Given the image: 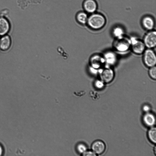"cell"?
<instances>
[{"mask_svg": "<svg viewBox=\"0 0 156 156\" xmlns=\"http://www.w3.org/2000/svg\"><path fill=\"white\" fill-rule=\"evenodd\" d=\"M88 18L87 14L84 12H79L76 16V19L80 24H84L87 22Z\"/></svg>", "mask_w": 156, "mask_h": 156, "instance_id": "9a60e30c", "label": "cell"}, {"mask_svg": "<svg viewBox=\"0 0 156 156\" xmlns=\"http://www.w3.org/2000/svg\"><path fill=\"white\" fill-rule=\"evenodd\" d=\"M91 148L92 151L96 154H99L102 153L104 151L105 146L102 141L97 140L93 143Z\"/></svg>", "mask_w": 156, "mask_h": 156, "instance_id": "30bf717a", "label": "cell"}, {"mask_svg": "<svg viewBox=\"0 0 156 156\" xmlns=\"http://www.w3.org/2000/svg\"><path fill=\"white\" fill-rule=\"evenodd\" d=\"M94 85L95 87L98 89H102L104 87L105 83L101 80H97L94 83Z\"/></svg>", "mask_w": 156, "mask_h": 156, "instance_id": "d6986e66", "label": "cell"}, {"mask_svg": "<svg viewBox=\"0 0 156 156\" xmlns=\"http://www.w3.org/2000/svg\"><path fill=\"white\" fill-rule=\"evenodd\" d=\"M144 124L148 127H153L155 123V118L152 113L149 112L146 113L143 117Z\"/></svg>", "mask_w": 156, "mask_h": 156, "instance_id": "7c38bea8", "label": "cell"}, {"mask_svg": "<svg viewBox=\"0 0 156 156\" xmlns=\"http://www.w3.org/2000/svg\"><path fill=\"white\" fill-rule=\"evenodd\" d=\"M78 150L80 152L83 153L87 150V147L85 145L80 144L78 145L77 147Z\"/></svg>", "mask_w": 156, "mask_h": 156, "instance_id": "ffe728a7", "label": "cell"}, {"mask_svg": "<svg viewBox=\"0 0 156 156\" xmlns=\"http://www.w3.org/2000/svg\"><path fill=\"white\" fill-rule=\"evenodd\" d=\"M99 69H95L90 66L89 68V70L90 73L94 75H96L99 73Z\"/></svg>", "mask_w": 156, "mask_h": 156, "instance_id": "7402d4cb", "label": "cell"}, {"mask_svg": "<svg viewBox=\"0 0 156 156\" xmlns=\"http://www.w3.org/2000/svg\"><path fill=\"white\" fill-rule=\"evenodd\" d=\"M142 23L144 28L148 30H151L154 27V21L149 16H147L144 18Z\"/></svg>", "mask_w": 156, "mask_h": 156, "instance_id": "5bb4252c", "label": "cell"}, {"mask_svg": "<svg viewBox=\"0 0 156 156\" xmlns=\"http://www.w3.org/2000/svg\"><path fill=\"white\" fill-rule=\"evenodd\" d=\"M143 42L148 48H154L156 45V31H151L147 33L144 37Z\"/></svg>", "mask_w": 156, "mask_h": 156, "instance_id": "8992f818", "label": "cell"}, {"mask_svg": "<svg viewBox=\"0 0 156 156\" xmlns=\"http://www.w3.org/2000/svg\"><path fill=\"white\" fill-rule=\"evenodd\" d=\"M11 43L9 36L6 34L2 36L0 38V49L2 51H7L11 47Z\"/></svg>", "mask_w": 156, "mask_h": 156, "instance_id": "9c48e42d", "label": "cell"}, {"mask_svg": "<svg viewBox=\"0 0 156 156\" xmlns=\"http://www.w3.org/2000/svg\"><path fill=\"white\" fill-rule=\"evenodd\" d=\"M90 66L97 69L101 68L105 64V61L103 57L99 55H95L90 59Z\"/></svg>", "mask_w": 156, "mask_h": 156, "instance_id": "ba28073f", "label": "cell"}, {"mask_svg": "<svg viewBox=\"0 0 156 156\" xmlns=\"http://www.w3.org/2000/svg\"><path fill=\"white\" fill-rule=\"evenodd\" d=\"M103 57L106 66L111 67L114 65L117 61V56L115 52L112 51H106Z\"/></svg>", "mask_w": 156, "mask_h": 156, "instance_id": "52a82bcc", "label": "cell"}, {"mask_svg": "<svg viewBox=\"0 0 156 156\" xmlns=\"http://www.w3.org/2000/svg\"><path fill=\"white\" fill-rule=\"evenodd\" d=\"M88 26L91 28L99 29L105 25V20L102 15L98 14H94L91 15L88 19L87 22Z\"/></svg>", "mask_w": 156, "mask_h": 156, "instance_id": "6da1fadb", "label": "cell"}, {"mask_svg": "<svg viewBox=\"0 0 156 156\" xmlns=\"http://www.w3.org/2000/svg\"><path fill=\"white\" fill-rule=\"evenodd\" d=\"M143 111L146 113L148 112L150 110V107L148 105H144L142 108Z\"/></svg>", "mask_w": 156, "mask_h": 156, "instance_id": "603a6c76", "label": "cell"}, {"mask_svg": "<svg viewBox=\"0 0 156 156\" xmlns=\"http://www.w3.org/2000/svg\"><path fill=\"white\" fill-rule=\"evenodd\" d=\"M83 155L85 156H96L97 154L94 153L93 151H85L83 153Z\"/></svg>", "mask_w": 156, "mask_h": 156, "instance_id": "44dd1931", "label": "cell"}, {"mask_svg": "<svg viewBox=\"0 0 156 156\" xmlns=\"http://www.w3.org/2000/svg\"><path fill=\"white\" fill-rule=\"evenodd\" d=\"M148 135L149 140L154 144L156 142V129L155 127H152L148 130Z\"/></svg>", "mask_w": 156, "mask_h": 156, "instance_id": "2e32d148", "label": "cell"}, {"mask_svg": "<svg viewBox=\"0 0 156 156\" xmlns=\"http://www.w3.org/2000/svg\"><path fill=\"white\" fill-rule=\"evenodd\" d=\"M130 39L124 36L116 38L113 43V47L117 51L121 52L128 51L130 48Z\"/></svg>", "mask_w": 156, "mask_h": 156, "instance_id": "7a4b0ae2", "label": "cell"}, {"mask_svg": "<svg viewBox=\"0 0 156 156\" xmlns=\"http://www.w3.org/2000/svg\"><path fill=\"white\" fill-rule=\"evenodd\" d=\"M130 48L133 52L138 55L143 53L146 47L143 41L133 37L130 38Z\"/></svg>", "mask_w": 156, "mask_h": 156, "instance_id": "5b68a950", "label": "cell"}, {"mask_svg": "<svg viewBox=\"0 0 156 156\" xmlns=\"http://www.w3.org/2000/svg\"><path fill=\"white\" fill-rule=\"evenodd\" d=\"M10 29V24L7 20L3 18H0V36L6 35Z\"/></svg>", "mask_w": 156, "mask_h": 156, "instance_id": "8fae6325", "label": "cell"}, {"mask_svg": "<svg viewBox=\"0 0 156 156\" xmlns=\"http://www.w3.org/2000/svg\"><path fill=\"white\" fill-rule=\"evenodd\" d=\"M113 34L114 36L117 38L123 36L124 31L122 28L117 27L113 29Z\"/></svg>", "mask_w": 156, "mask_h": 156, "instance_id": "e0dca14e", "label": "cell"}, {"mask_svg": "<svg viewBox=\"0 0 156 156\" xmlns=\"http://www.w3.org/2000/svg\"><path fill=\"white\" fill-rule=\"evenodd\" d=\"M143 61L147 67L150 68L155 66L156 55L154 51L151 48L145 50L144 52Z\"/></svg>", "mask_w": 156, "mask_h": 156, "instance_id": "277c9868", "label": "cell"}, {"mask_svg": "<svg viewBox=\"0 0 156 156\" xmlns=\"http://www.w3.org/2000/svg\"><path fill=\"white\" fill-rule=\"evenodd\" d=\"M83 6L85 11L89 13L94 12L97 7V4L94 0H85Z\"/></svg>", "mask_w": 156, "mask_h": 156, "instance_id": "4fadbf2b", "label": "cell"}, {"mask_svg": "<svg viewBox=\"0 0 156 156\" xmlns=\"http://www.w3.org/2000/svg\"><path fill=\"white\" fill-rule=\"evenodd\" d=\"M98 73L100 80L105 83L111 82L113 80L115 76L113 70L110 67L106 66L102 69H100Z\"/></svg>", "mask_w": 156, "mask_h": 156, "instance_id": "3957f363", "label": "cell"}, {"mask_svg": "<svg viewBox=\"0 0 156 156\" xmlns=\"http://www.w3.org/2000/svg\"><path fill=\"white\" fill-rule=\"evenodd\" d=\"M148 74L151 78L155 80L156 79V67L155 66L150 68Z\"/></svg>", "mask_w": 156, "mask_h": 156, "instance_id": "ac0fdd59", "label": "cell"}, {"mask_svg": "<svg viewBox=\"0 0 156 156\" xmlns=\"http://www.w3.org/2000/svg\"><path fill=\"white\" fill-rule=\"evenodd\" d=\"M3 153V149L2 146L0 145V156Z\"/></svg>", "mask_w": 156, "mask_h": 156, "instance_id": "cb8c5ba5", "label": "cell"}]
</instances>
